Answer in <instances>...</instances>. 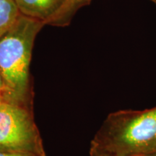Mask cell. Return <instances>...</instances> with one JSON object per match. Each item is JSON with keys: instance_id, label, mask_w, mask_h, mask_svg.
I'll use <instances>...</instances> for the list:
<instances>
[{"instance_id": "obj_1", "label": "cell", "mask_w": 156, "mask_h": 156, "mask_svg": "<svg viewBox=\"0 0 156 156\" xmlns=\"http://www.w3.org/2000/svg\"><path fill=\"white\" fill-rule=\"evenodd\" d=\"M90 147L116 156L153 155L156 153V106L111 113Z\"/></svg>"}, {"instance_id": "obj_2", "label": "cell", "mask_w": 156, "mask_h": 156, "mask_svg": "<svg viewBox=\"0 0 156 156\" xmlns=\"http://www.w3.org/2000/svg\"><path fill=\"white\" fill-rule=\"evenodd\" d=\"M44 25L41 21L20 15L0 38V75L6 100L32 106L29 69L35 39Z\"/></svg>"}, {"instance_id": "obj_3", "label": "cell", "mask_w": 156, "mask_h": 156, "mask_svg": "<svg viewBox=\"0 0 156 156\" xmlns=\"http://www.w3.org/2000/svg\"><path fill=\"white\" fill-rule=\"evenodd\" d=\"M0 151L46 156L32 106L5 98L0 103Z\"/></svg>"}, {"instance_id": "obj_4", "label": "cell", "mask_w": 156, "mask_h": 156, "mask_svg": "<svg viewBox=\"0 0 156 156\" xmlns=\"http://www.w3.org/2000/svg\"><path fill=\"white\" fill-rule=\"evenodd\" d=\"M21 15L45 23L59 9L65 0H15Z\"/></svg>"}, {"instance_id": "obj_5", "label": "cell", "mask_w": 156, "mask_h": 156, "mask_svg": "<svg viewBox=\"0 0 156 156\" xmlns=\"http://www.w3.org/2000/svg\"><path fill=\"white\" fill-rule=\"evenodd\" d=\"M92 0H65L59 9L45 23V25L54 26H66L73 19L75 13L85 6L88 5Z\"/></svg>"}, {"instance_id": "obj_6", "label": "cell", "mask_w": 156, "mask_h": 156, "mask_svg": "<svg viewBox=\"0 0 156 156\" xmlns=\"http://www.w3.org/2000/svg\"><path fill=\"white\" fill-rule=\"evenodd\" d=\"M20 15L15 0H0V38L14 25Z\"/></svg>"}, {"instance_id": "obj_7", "label": "cell", "mask_w": 156, "mask_h": 156, "mask_svg": "<svg viewBox=\"0 0 156 156\" xmlns=\"http://www.w3.org/2000/svg\"><path fill=\"white\" fill-rule=\"evenodd\" d=\"M90 156H116L111 155V154L106 153L105 152H103L96 148L90 147ZM134 156H152V155H134Z\"/></svg>"}, {"instance_id": "obj_8", "label": "cell", "mask_w": 156, "mask_h": 156, "mask_svg": "<svg viewBox=\"0 0 156 156\" xmlns=\"http://www.w3.org/2000/svg\"><path fill=\"white\" fill-rule=\"evenodd\" d=\"M0 156H38L30 153H14V152H3L0 151Z\"/></svg>"}, {"instance_id": "obj_9", "label": "cell", "mask_w": 156, "mask_h": 156, "mask_svg": "<svg viewBox=\"0 0 156 156\" xmlns=\"http://www.w3.org/2000/svg\"><path fill=\"white\" fill-rule=\"evenodd\" d=\"M4 90H5V87H4V83H3L1 75H0V92L3 93Z\"/></svg>"}, {"instance_id": "obj_10", "label": "cell", "mask_w": 156, "mask_h": 156, "mask_svg": "<svg viewBox=\"0 0 156 156\" xmlns=\"http://www.w3.org/2000/svg\"><path fill=\"white\" fill-rule=\"evenodd\" d=\"M3 99H4V96H3L2 93L0 92V103H2V101H3Z\"/></svg>"}, {"instance_id": "obj_11", "label": "cell", "mask_w": 156, "mask_h": 156, "mask_svg": "<svg viewBox=\"0 0 156 156\" xmlns=\"http://www.w3.org/2000/svg\"><path fill=\"white\" fill-rule=\"evenodd\" d=\"M150 2H151L152 3H153L154 5H155L156 6V0H149Z\"/></svg>"}, {"instance_id": "obj_12", "label": "cell", "mask_w": 156, "mask_h": 156, "mask_svg": "<svg viewBox=\"0 0 156 156\" xmlns=\"http://www.w3.org/2000/svg\"><path fill=\"white\" fill-rule=\"evenodd\" d=\"M152 156H156V153H155V154H153V155H152Z\"/></svg>"}]
</instances>
